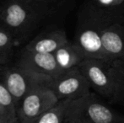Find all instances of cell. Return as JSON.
Returning a JSON list of instances; mask_svg holds the SVG:
<instances>
[{
	"label": "cell",
	"instance_id": "obj_1",
	"mask_svg": "<svg viewBox=\"0 0 124 123\" xmlns=\"http://www.w3.org/2000/svg\"><path fill=\"white\" fill-rule=\"evenodd\" d=\"M124 123V118L90 93L71 100L65 116V123Z\"/></svg>",
	"mask_w": 124,
	"mask_h": 123
},
{
	"label": "cell",
	"instance_id": "obj_2",
	"mask_svg": "<svg viewBox=\"0 0 124 123\" xmlns=\"http://www.w3.org/2000/svg\"><path fill=\"white\" fill-rule=\"evenodd\" d=\"M45 4L32 0H8L0 8V20L11 34L23 32L37 20Z\"/></svg>",
	"mask_w": 124,
	"mask_h": 123
},
{
	"label": "cell",
	"instance_id": "obj_3",
	"mask_svg": "<svg viewBox=\"0 0 124 123\" xmlns=\"http://www.w3.org/2000/svg\"><path fill=\"white\" fill-rule=\"evenodd\" d=\"M2 79L15 99L17 107L27 94L38 87H49L53 79L16 66L5 69L2 74Z\"/></svg>",
	"mask_w": 124,
	"mask_h": 123
},
{
	"label": "cell",
	"instance_id": "obj_4",
	"mask_svg": "<svg viewBox=\"0 0 124 123\" xmlns=\"http://www.w3.org/2000/svg\"><path fill=\"white\" fill-rule=\"evenodd\" d=\"M103 25L85 18L75 34L73 42L85 59H100L110 61L102 42Z\"/></svg>",
	"mask_w": 124,
	"mask_h": 123
},
{
	"label": "cell",
	"instance_id": "obj_5",
	"mask_svg": "<svg viewBox=\"0 0 124 123\" xmlns=\"http://www.w3.org/2000/svg\"><path fill=\"white\" fill-rule=\"evenodd\" d=\"M78 67L90 83L91 89L110 101L115 89L111 61L85 59Z\"/></svg>",
	"mask_w": 124,
	"mask_h": 123
},
{
	"label": "cell",
	"instance_id": "obj_6",
	"mask_svg": "<svg viewBox=\"0 0 124 123\" xmlns=\"http://www.w3.org/2000/svg\"><path fill=\"white\" fill-rule=\"evenodd\" d=\"M58 102L47 86L38 87L25 95L17 106L18 121L20 123H34L44 112Z\"/></svg>",
	"mask_w": 124,
	"mask_h": 123
},
{
	"label": "cell",
	"instance_id": "obj_7",
	"mask_svg": "<svg viewBox=\"0 0 124 123\" xmlns=\"http://www.w3.org/2000/svg\"><path fill=\"white\" fill-rule=\"evenodd\" d=\"M58 100H74L90 93V84L78 67L64 71L49 86Z\"/></svg>",
	"mask_w": 124,
	"mask_h": 123
},
{
	"label": "cell",
	"instance_id": "obj_8",
	"mask_svg": "<svg viewBox=\"0 0 124 123\" xmlns=\"http://www.w3.org/2000/svg\"><path fill=\"white\" fill-rule=\"evenodd\" d=\"M85 18L103 26L124 24V0H90L85 9Z\"/></svg>",
	"mask_w": 124,
	"mask_h": 123
},
{
	"label": "cell",
	"instance_id": "obj_9",
	"mask_svg": "<svg viewBox=\"0 0 124 123\" xmlns=\"http://www.w3.org/2000/svg\"><path fill=\"white\" fill-rule=\"evenodd\" d=\"M17 66L56 79L64 72L57 63L53 53H41L24 49Z\"/></svg>",
	"mask_w": 124,
	"mask_h": 123
},
{
	"label": "cell",
	"instance_id": "obj_10",
	"mask_svg": "<svg viewBox=\"0 0 124 123\" xmlns=\"http://www.w3.org/2000/svg\"><path fill=\"white\" fill-rule=\"evenodd\" d=\"M101 37L110 61L124 62V24H111L103 27Z\"/></svg>",
	"mask_w": 124,
	"mask_h": 123
},
{
	"label": "cell",
	"instance_id": "obj_11",
	"mask_svg": "<svg viewBox=\"0 0 124 123\" xmlns=\"http://www.w3.org/2000/svg\"><path fill=\"white\" fill-rule=\"evenodd\" d=\"M69 42L65 31L56 30L41 34L25 46L27 51L41 53H53L58 48Z\"/></svg>",
	"mask_w": 124,
	"mask_h": 123
},
{
	"label": "cell",
	"instance_id": "obj_12",
	"mask_svg": "<svg viewBox=\"0 0 124 123\" xmlns=\"http://www.w3.org/2000/svg\"><path fill=\"white\" fill-rule=\"evenodd\" d=\"M59 67L63 71L78 67L85 60L74 42L69 41L53 52Z\"/></svg>",
	"mask_w": 124,
	"mask_h": 123
},
{
	"label": "cell",
	"instance_id": "obj_13",
	"mask_svg": "<svg viewBox=\"0 0 124 123\" xmlns=\"http://www.w3.org/2000/svg\"><path fill=\"white\" fill-rule=\"evenodd\" d=\"M114 77L115 89L111 103L124 106V62L121 60L111 61Z\"/></svg>",
	"mask_w": 124,
	"mask_h": 123
},
{
	"label": "cell",
	"instance_id": "obj_14",
	"mask_svg": "<svg viewBox=\"0 0 124 123\" xmlns=\"http://www.w3.org/2000/svg\"><path fill=\"white\" fill-rule=\"evenodd\" d=\"M71 100H58L55 105L40 116L34 123H65V116Z\"/></svg>",
	"mask_w": 124,
	"mask_h": 123
},
{
	"label": "cell",
	"instance_id": "obj_15",
	"mask_svg": "<svg viewBox=\"0 0 124 123\" xmlns=\"http://www.w3.org/2000/svg\"><path fill=\"white\" fill-rule=\"evenodd\" d=\"M0 108L5 112L8 123H16L18 122L17 107L11 93L8 91L3 83L0 82Z\"/></svg>",
	"mask_w": 124,
	"mask_h": 123
},
{
	"label": "cell",
	"instance_id": "obj_16",
	"mask_svg": "<svg viewBox=\"0 0 124 123\" xmlns=\"http://www.w3.org/2000/svg\"><path fill=\"white\" fill-rule=\"evenodd\" d=\"M13 36L7 29L0 27V60L5 58L11 51Z\"/></svg>",
	"mask_w": 124,
	"mask_h": 123
},
{
	"label": "cell",
	"instance_id": "obj_17",
	"mask_svg": "<svg viewBox=\"0 0 124 123\" xmlns=\"http://www.w3.org/2000/svg\"><path fill=\"white\" fill-rule=\"evenodd\" d=\"M0 123H8V119L5 112L3 109L0 108Z\"/></svg>",
	"mask_w": 124,
	"mask_h": 123
},
{
	"label": "cell",
	"instance_id": "obj_18",
	"mask_svg": "<svg viewBox=\"0 0 124 123\" xmlns=\"http://www.w3.org/2000/svg\"><path fill=\"white\" fill-rule=\"evenodd\" d=\"M32 1H37V2H41V3H48L49 0H32Z\"/></svg>",
	"mask_w": 124,
	"mask_h": 123
},
{
	"label": "cell",
	"instance_id": "obj_19",
	"mask_svg": "<svg viewBox=\"0 0 124 123\" xmlns=\"http://www.w3.org/2000/svg\"><path fill=\"white\" fill-rule=\"evenodd\" d=\"M0 23H1V20H0Z\"/></svg>",
	"mask_w": 124,
	"mask_h": 123
},
{
	"label": "cell",
	"instance_id": "obj_20",
	"mask_svg": "<svg viewBox=\"0 0 124 123\" xmlns=\"http://www.w3.org/2000/svg\"><path fill=\"white\" fill-rule=\"evenodd\" d=\"M69 123H73V122H69Z\"/></svg>",
	"mask_w": 124,
	"mask_h": 123
}]
</instances>
